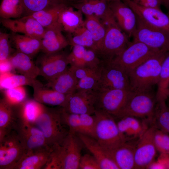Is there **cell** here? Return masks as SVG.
<instances>
[{
	"instance_id": "9",
	"label": "cell",
	"mask_w": 169,
	"mask_h": 169,
	"mask_svg": "<svg viewBox=\"0 0 169 169\" xmlns=\"http://www.w3.org/2000/svg\"><path fill=\"white\" fill-rule=\"evenodd\" d=\"M99 79L97 90H130L128 74L112 61L102 60L99 68Z\"/></svg>"
},
{
	"instance_id": "50",
	"label": "cell",
	"mask_w": 169,
	"mask_h": 169,
	"mask_svg": "<svg viewBox=\"0 0 169 169\" xmlns=\"http://www.w3.org/2000/svg\"><path fill=\"white\" fill-rule=\"evenodd\" d=\"M70 5L72 3H75L79 2L81 0H65Z\"/></svg>"
},
{
	"instance_id": "31",
	"label": "cell",
	"mask_w": 169,
	"mask_h": 169,
	"mask_svg": "<svg viewBox=\"0 0 169 169\" xmlns=\"http://www.w3.org/2000/svg\"><path fill=\"white\" fill-rule=\"evenodd\" d=\"M78 81L69 68L54 79L48 81L46 85L60 93L71 95L76 91Z\"/></svg>"
},
{
	"instance_id": "42",
	"label": "cell",
	"mask_w": 169,
	"mask_h": 169,
	"mask_svg": "<svg viewBox=\"0 0 169 169\" xmlns=\"http://www.w3.org/2000/svg\"><path fill=\"white\" fill-rule=\"evenodd\" d=\"M154 140L157 151L160 154L169 155V135L156 128Z\"/></svg>"
},
{
	"instance_id": "43",
	"label": "cell",
	"mask_w": 169,
	"mask_h": 169,
	"mask_svg": "<svg viewBox=\"0 0 169 169\" xmlns=\"http://www.w3.org/2000/svg\"><path fill=\"white\" fill-rule=\"evenodd\" d=\"M99 79L98 69L97 72L78 80L76 91L97 90Z\"/></svg>"
},
{
	"instance_id": "6",
	"label": "cell",
	"mask_w": 169,
	"mask_h": 169,
	"mask_svg": "<svg viewBox=\"0 0 169 169\" xmlns=\"http://www.w3.org/2000/svg\"><path fill=\"white\" fill-rule=\"evenodd\" d=\"M132 37L133 40L142 43L158 52L169 51V30L148 24L137 16L136 29Z\"/></svg>"
},
{
	"instance_id": "48",
	"label": "cell",
	"mask_w": 169,
	"mask_h": 169,
	"mask_svg": "<svg viewBox=\"0 0 169 169\" xmlns=\"http://www.w3.org/2000/svg\"><path fill=\"white\" fill-rule=\"evenodd\" d=\"M13 69L12 64L8 59L0 61V74L11 72V71Z\"/></svg>"
},
{
	"instance_id": "2",
	"label": "cell",
	"mask_w": 169,
	"mask_h": 169,
	"mask_svg": "<svg viewBox=\"0 0 169 169\" xmlns=\"http://www.w3.org/2000/svg\"><path fill=\"white\" fill-rule=\"evenodd\" d=\"M166 53L155 54L128 73L131 90L151 91L157 84L162 63Z\"/></svg>"
},
{
	"instance_id": "28",
	"label": "cell",
	"mask_w": 169,
	"mask_h": 169,
	"mask_svg": "<svg viewBox=\"0 0 169 169\" xmlns=\"http://www.w3.org/2000/svg\"><path fill=\"white\" fill-rule=\"evenodd\" d=\"M3 99L0 101V140L15 130L19 120L18 110Z\"/></svg>"
},
{
	"instance_id": "29",
	"label": "cell",
	"mask_w": 169,
	"mask_h": 169,
	"mask_svg": "<svg viewBox=\"0 0 169 169\" xmlns=\"http://www.w3.org/2000/svg\"><path fill=\"white\" fill-rule=\"evenodd\" d=\"M8 59L13 69L21 74L33 79L39 75L38 66L28 55L17 51L11 55Z\"/></svg>"
},
{
	"instance_id": "17",
	"label": "cell",
	"mask_w": 169,
	"mask_h": 169,
	"mask_svg": "<svg viewBox=\"0 0 169 169\" xmlns=\"http://www.w3.org/2000/svg\"><path fill=\"white\" fill-rule=\"evenodd\" d=\"M2 26L12 32L41 39L45 28L35 19L28 16L17 19H1Z\"/></svg>"
},
{
	"instance_id": "11",
	"label": "cell",
	"mask_w": 169,
	"mask_h": 169,
	"mask_svg": "<svg viewBox=\"0 0 169 169\" xmlns=\"http://www.w3.org/2000/svg\"><path fill=\"white\" fill-rule=\"evenodd\" d=\"M25 150L14 130L0 140V169H12Z\"/></svg>"
},
{
	"instance_id": "52",
	"label": "cell",
	"mask_w": 169,
	"mask_h": 169,
	"mask_svg": "<svg viewBox=\"0 0 169 169\" xmlns=\"http://www.w3.org/2000/svg\"><path fill=\"white\" fill-rule=\"evenodd\" d=\"M167 169H169V160L168 163Z\"/></svg>"
},
{
	"instance_id": "7",
	"label": "cell",
	"mask_w": 169,
	"mask_h": 169,
	"mask_svg": "<svg viewBox=\"0 0 169 169\" xmlns=\"http://www.w3.org/2000/svg\"><path fill=\"white\" fill-rule=\"evenodd\" d=\"M131 92L129 90H98L95 110L106 113L117 120L125 107Z\"/></svg>"
},
{
	"instance_id": "51",
	"label": "cell",
	"mask_w": 169,
	"mask_h": 169,
	"mask_svg": "<svg viewBox=\"0 0 169 169\" xmlns=\"http://www.w3.org/2000/svg\"><path fill=\"white\" fill-rule=\"evenodd\" d=\"M168 98L169 99V88L168 89V93H167V99Z\"/></svg>"
},
{
	"instance_id": "24",
	"label": "cell",
	"mask_w": 169,
	"mask_h": 169,
	"mask_svg": "<svg viewBox=\"0 0 169 169\" xmlns=\"http://www.w3.org/2000/svg\"><path fill=\"white\" fill-rule=\"evenodd\" d=\"M50 152V148L49 147L26 151L12 169L44 168L49 159Z\"/></svg>"
},
{
	"instance_id": "10",
	"label": "cell",
	"mask_w": 169,
	"mask_h": 169,
	"mask_svg": "<svg viewBox=\"0 0 169 169\" xmlns=\"http://www.w3.org/2000/svg\"><path fill=\"white\" fill-rule=\"evenodd\" d=\"M160 52L141 42L133 40L118 56L111 60L128 73L147 59Z\"/></svg>"
},
{
	"instance_id": "53",
	"label": "cell",
	"mask_w": 169,
	"mask_h": 169,
	"mask_svg": "<svg viewBox=\"0 0 169 169\" xmlns=\"http://www.w3.org/2000/svg\"><path fill=\"white\" fill-rule=\"evenodd\" d=\"M107 1H108V2H109L110 1H113V0H106Z\"/></svg>"
},
{
	"instance_id": "18",
	"label": "cell",
	"mask_w": 169,
	"mask_h": 169,
	"mask_svg": "<svg viewBox=\"0 0 169 169\" xmlns=\"http://www.w3.org/2000/svg\"><path fill=\"white\" fill-rule=\"evenodd\" d=\"M121 0L145 22L154 27L169 30V16L163 12L161 9L142 6L132 0Z\"/></svg>"
},
{
	"instance_id": "47",
	"label": "cell",
	"mask_w": 169,
	"mask_h": 169,
	"mask_svg": "<svg viewBox=\"0 0 169 169\" xmlns=\"http://www.w3.org/2000/svg\"><path fill=\"white\" fill-rule=\"evenodd\" d=\"M136 4L146 7L161 9V5L160 0H132Z\"/></svg>"
},
{
	"instance_id": "46",
	"label": "cell",
	"mask_w": 169,
	"mask_h": 169,
	"mask_svg": "<svg viewBox=\"0 0 169 169\" xmlns=\"http://www.w3.org/2000/svg\"><path fill=\"white\" fill-rule=\"evenodd\" d=\"M69 68L78 80L97 72L99 69V68L95 69L87 67L70 66Z\"/></svg>"
},
{
	"instance_id": "12",
	"label": "cell",
	"mask_w": 169,
	"mask_h": 169,
	"mask_svg": "<svg viewBox=\"0 0 169 169\" xmlns=\"http://www.w3.org/2000/svg\"><path fill=\"white\" fill-rule=\"evenodd\" d=\"M156 128L151 125L138 140L135 151V169L147 168L153 161L157 151L154 140Z\"/></svg>"
},
{
	"instance_id": "37",
	"label": "cell",
	"mask_w": 169,
	"mask_h": 169,
	"mask_svg": "<svg viewBox=\"0 0 169 169\" xmlns=\"http://www.w3.org/2000/svg\"><path fill=\"white\" fill-rule=\"evenodd\" d=\"M25 13L23 0H2L0 5L1 18H18Z\"/></svg>"
},
{
	"instance_id": "32",
	"label": "cell",
	"mask_w": 169,
	"mask_h": 169,
	"mask_svg": "<svg viewBox=\"0 0 169 169\" xmlns=\"http://www.w3.org/2000/svg\"><path fill=\"white\" fill-rule=\"evenodd\" d=\"M44 107L43 104L34 99L26 100L18 106L19 120L34 124Z\"/></svg>"
},
{
	"instance_id": "14",
	"label": "cell",
	"mask_w": 169,
	"mask_h": 169,
	"mask_svg": "<svg viewBox=\"0 0 169 169\" xmlns=\"http://www.w3.org/2000/svg\"><path fill=\"white\" fill-rule=\"evenodd\" d=\"M97 97V90L76 91L71 94L65 106L62 108L67 112L94 115Z\"/></svg>"
},
{
	"instance_id": "20",
	"label": "cell",
	"mask_w": 169,
	"mask_h": 169,
	"mask_svg": "<svg viewBox=\"0 0 169 169\" xmlns=\"http://www.w3.org/2000/svg\"><path fill=\"white\" fill-rule=\"evenodd\" d=\"M61 117L69 131L93 137L95 123L94 114L69 113L64 110L62 108Z\"/></svg>"
},
{
	"instance_id": "25",
	"label": "cell",
	"mask_w": 169,
	"mask_h": 169,
	"mask_svg": "<svg viewBox=\"0 0 169 169\" xmlns=\"http://www.w3.org/2000/svg\"><path fill=\"white\" fill-rule=\"evenodd\" d=\"M137 141L125 142L108 152L119 169H135V151Z\"/></svg>"
},
{
	"instance_id": "13",
	"label": "cell",
	"mask_w": 169,
	"mask_h": 169,
	"mask_svg": "<svg viewBox=\"0 0 169 169\" xmlns=\"http://www.w3.org/2000/svg\"><path fill=\"white\" fill-rule=\"evenodd\" d=\"M109 5L118 26L129 38L133 37L137 27V16L133 10L121 0L110 1Z\"/></svg>"
},
{
	"instance_id": "45",
	"label": "cell",
	"mask_w": 169,
	"mask_h": 169,
	"mask_svg": "<svg viewBox=\"0 0 169 169\" xmlns=\"http://www.w3.org/2000/svg\"><path fill=\"white\" fill-rule=\"evenodd\" d=\"M79 169H100L99 164L92 155L86 154L82 156L79 163Z\"/></svg>"
},
{
	"instance_id": "41",
	"label": "cell",
	"mask_w": 169,
	"mask_h": 169,
	"mask_svg": "<svg viewBox=\"0 0 169 169\" xmlns=\"http://www.w3.org/2000/svg\"><path fill=\"white\" fill-rule=\"evenodd\" d=\"M3 99L9 104L18 106L26 100L27 92L23 86L4 90Z\"/></svg>"
},
{
	"instance_id": "21",
	"label": "cell",
	"mask_w": 169,
	"mask_h": 169,
	"mask_svg": "<svg viewBox=\"0 0 169 169\" xmlns=\"http://www.w3.org/2000/svg\"><path fill=\"white\" fill-rule=\"evenodd\" d=\"M63 31L58 23L45 28L41 41V51L45 54H49L60 52L69 44L62 33Z\"/></svg>"
},
{
	"instance_id": "1",
	"label": "cell",
	"mask_w": 169,
	"mask_h": 169,
	"mask_svg": "<svg viewBox=\"0 0 169 169\" xmlns=\"http://www.w3.org/2000/svg\"><path fill=\"white\" fill-rule=\"evenodd\" d=\"M83 145L76 133L69 131L61 144L50 147L49 158L44 168L79 169Z\"/></svg>"
},
{
	"instance_id": "19",
	"label": "cell",
	"mask_w": 169,
	"mask_h": 169,
	"mask_svg": "<svg viewBox=\"0 0 169 169\" xmlns=\"http://www.w3.org/2000/svg\"><path fill=\"white\" fill-rule=\"evenodd\" d=\"M70 6L85 16H94L105 25L116 23L106 0H81Z\"/></svg>"
},
{
	"instance_id": "16",
	"label": "cell",
	"mask_w": 169,
	"mask_h": 169,
	"mask_svg": "<svg viewBox=\"0 0 169 169\" xmlns=\"http://www.w3.org/2000/svg\"><path fill=\"white\" fill-rule=\"evenodd\" d=\"M68 55L60 52L52 54H45L41 57L38 66L39 75L47 80H52L66 70L69 64Z\"/></svg>"
},
{
	"instance_id": "49",
	"label": "cell",
	"mask_w": 169,
	"mask_h": 169,
	"mask_svg": "<svg viewBox=\"0 0 169 169\" xmlns=\"http://www.w3.org/2000/svg\"><path fill=\"white\" fill-rule=\"evenodd\" d=\"M161 5L163 6L169 13V0H160Z\"/></svg>"
},
{
	"instance_id": "5",
	"label": "cell",
	"mask_w": 169,
	"mask_h": 169,
	"mask_svg": "<svg viewBox=\"0 0 169 169\" xmlns=\"http://www.w3.org/2000/svg\"><path fill=\"white\" fill-rule=\"evenodd\" d=\"M157 103L156 95L151 91L144 92L132 91L130 97L119 117L131 116L153 124Z\"/></svg>"
},
{
	"instance_id": "3",
	"label": "cell",
	"mask_w": 169,
	"mask_h": 169,
	"mask_svg": "<svg viewBox=\"0 0 169 169\" xmlns=\"http://www.w3.org/2000/svg\"><path fill=\"white\" fill-rule=\"evenodd\" d=\"M62 108H49L44 106L34 125L43 133L50 147L61 144L69 133L61 117Z\"/></svg>"
},
{
	"instance_id": "40",
	"label": "cell",
	"mask_w": 169,
	"mask_h": 169,
	"mask_svg": "<svg viewBox=\"0 0 169 169\" xmlns=\"http://www.w3.org/2000/svg\"><path fill=\"white\" fill-rule=\"evenodd\" d=\"M27 15L57 5L65 3V0H23Z\"/></svg>"
},
{
	"instance_id": "39",
	"label": "cell",
	"mask_w": 169,
	"mask_h": 169,
	"mask_svg": "<svg viewBox=\"0 0 169 169\" xmlns=\"http://www.w3.org/2000/svg\"><path fill=\"white\" fill-rule=\"evenodd\" d=\"M153 124L169 135V107L166 101L157 102Z\"/></svg>"
},
{
	"instance_id": "8",
	"label": "cell",
	"mask_w": 169,
	"mask_h": 169,
	"mask_svg": "<svg viewBox=\"0 0 169 169\" xmlns=\"http://www.w3.org/2000/svg\"><path fill=\"white\" fill-rule=\"evenodd\" d=\"M106 33L97 54L102 60L109 61L119 55L130 44V38L116 23L105 25Z\"/></svg>"
},
{
	"instance_id": "34",
	"label": "cell",
	"mask_w": 169,
	"mask_h": 169,
	"mask_svg": "<svg viewBox=\"0 0 169 169\" xmlns=\"http://www.w3.org/2000/svg\"><path fill=\"white\" fill-rule=\"evenodd\" d=\"M84 26L90 32L92 36L97 53L101 47L105 36V25L98 18L92 15L86 16Z\"/></svg>"
},
{
	"instance_id": "38",
	"label": "cell",
	"mask_w": 169,
	"mask_h": 169,
	"mask_svg": "<svg viewBox=\"0 0 169 169\" xmlns=\"http://www.w3.org/2000/svg\"><path fill=\"white\" fill-rule=\"evenodd\" d=\"M66 38L69 45L72 47L75 45L83 46L93 50L96 52V48L92 36L90 32L84 25L72 33L68 34Z\"/></svg>"
},
{
	"instance_id": "23",
	"label": "cell",
	"mask_w": 169,
	"mask_h": 169,
	"mask_svg": "<svg viewBox=\"0 0 169 169\" xmlns=\"http://www.w3.org/2000/svg\"><path fill=\"white\" fill-rule=\"evenodd\" d=\"M86 148L98 162L100 169H119L108 152L94 137L76 134Z\"/></svg>"
},
{
	"instance_id": "33",
	"label": "cell",
	"mask_w": 169,
	"mask_h": 169,
	"mask_svg": "<svg viewBox=\"0 0 169 169\" xmlns=\"http://www.w3.org/2000/svg\"><path fill=\"white\" fill-rule=\"evenodd\" d=\"M68 5H70L65 3L59 4L27 16L35 19L45 28L58 23L60 12Z\"/></svg>"
},
{
	"instance_id": "15",
	"label": "cell",
	"mask_w": 169,
	"mask_h": 169,
	"mask_svg": "<svg viewBox=\"0 0 169 169\" xmlns=\"http://www.w3.org/2000/svg\"><path fill=\"white\" fill-rule=\"evenodd\" d=\"M14 130L26 151L50 147L42 132L34 124L19 120Z\"/></svg>"
},
{
	"instance_id": "4",
	"label": "cell",
	"mask_w": 169,
	"mask_h": 169,
	"mask_svg": "<svg viewBox=\"0 0 169 169\" xmlns=\"http://www.w3.org/2000/svg\"><path fill=\"white\" fill-rule=\"evenodd\" d=\"M94 115L95 123L93 137L108 152L125 142L113 117L97 110H95Z\"/></svg>"
},
{
	"instance_id": "36",
	"label": "cell",
	"mask_w": 169,
	"mask_h": 169,
	"mask_svg": "<svg viewBox=\"0 0 169 169\" xmlns=\"http://www.w3.org/2000/svg\"><path fill=\"white\" fill-rule=\"evenodd\" d=\"M156 96L157 102L166 101L169 88V51L162 63Z\"/></svg>"
},
{
	"instance_id": "35",
	"label": "cell",
	"mask_w": 169,
	"mask_h": 169,
	"mask_svg": "<svg viewBox=\"0 0 169 169\" xmlns=\"http://www.w3.org/2000/svg\"><path fill=\"white\" fill-rule=\"evenodd\" d=\"M40 83L36 79L22 74H15L11 72L0 74V88L1 90L24 85H29L33 87Z\"/></svg>"
},
{
	"instance_id": "30",
	"label": "cell",
	"mask_w": 169,
	"mask_h": 169,
	"mask_svg": "<svg viewBox=\"0 0 169 169\" xmlns=\"http://www.w3.org/2000/svg\"><path fill=\"white\" fill-rule=\"evenodd\" d=\"M70 5L64 8L59 14L58 22L63 30L71 34L84 25L83 13L79 10H75Z\"/></svg>"
},
{
	"instance_id": "22",
	"label": "cell",
	"mask_w": 169,
	"mask_h": 169,
	"mask_svg": "<svg viewBox=\"0 0 169 169\" xmlns=\"http://www.w3.org/2000/svg\"><path fill=\"white\" fill-rule=\"evenodd\" d=\"M117 120L119 130L125 142L138 141L149 126L146 121L133 116H126Z\"/></svg>"
},
{
	"instance_id": "26",
	"label": "cell",
	"mask_w": 169,
	"mask_h": 169,
	"mask_svg": "<svg viewBox=\"0 0 169 169\" xmlns=\"http://www.w3.org/2000/svg\"><path fill=\"white\" fill-rule=\"evenodd\" d=\"M33 99L42 104L64 108L71 95L63 94L52 89H46L41 83L33 87Z\"/></svg>"
},
{
	"instance_id": "44",
	"label": "cell",
	"mask_w": 169,
	"mask_h": 169,
	"mask_svg": "<svg viewBox=\"0 0 169 169\" xmlns=\"http://www.w3.org/2000/svg\"><path fill=\"white\" fill-rule=\"evenodd\" d=\"M10 34L0 33V61L8 59L10 55Z\"/></svg>"
},
{
	"instance_id": "27",
	"label": "cell",
	"mask_w": 169,
	"mask_h": 169,
	"mask_svg": "<svg viewBox=\"0 0 169 169\" xmlns=\"http://www.w3.org/2000/svg\"><path fill=\"white\" fill-rule=\"evenodd\" d=\"M10 40L17 51L26 54L31 58L41 51V39L12 32L10 34Z\"/></svg>"
}]
</instances>
